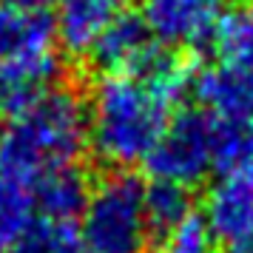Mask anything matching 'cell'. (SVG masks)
Here are the masks:
<instances>
[{"label":"cell","instance_id":"6da1fadb","mask_svg":"<svg viewBox=\"0 0 253 253\" xmlns=\"http://www.w3.org/2000/svg\"><path fill=\"white\" fill-rule=\"evenodd\" d=\"M176 105L139 74H103L88 103V145L114 168L148 157Z\"/></svg>","mask_w":253,"mask_h":253},{"label":"cell","instance_id":"7a4b0ae2","mask_svg":"<svg viewBox=\"0 0 253 253\" xmlns=\"http://www.w3.org/2000/svg\"><path fill=\"white\" fill-rule=\"evenodd\" d=\"M88 145V105L63 85H48L12 114L0 137V171L35 182L40 173L74 165Z\"/></svg>","mask_w":253,"mask_h":253},{"label":"cell","instance_id":"3957f363","mask_svg":"<svg viewBox=\"0 0 253 253\" xmlns=\"http://www.w3.org/2000/svg\"><path fill=\"white\" fill-rule=\"evenodd\" d=\"M137 176L117 171L91 188L83 208L80 239L91 253H142L148 245V222Z\"/></svg>","mask_w":253,"mask_h":253},{"label":"cell","instance_id":"277c9868","mask_svg":"<svg viewBox=\"0 0 253 253\" xmlns=\"http://www.w3.org/2000/svg\"><path fill=\"white\" fill-rule=\"evenodd\" d=\"M142 165L151 173V179L176 182L182 188L199 185L213 171L211 114L202 108H185L173 114Z\"/></svg>","mask_w":253,"mask_h":253},{"label":"cell","instance_id":"5b68a950","mask_svg":"<svg viewBox=\"0 0 253 253\" xmlns=\"http://www.w3.org/2000/svg\"><path fill=\"white\" fill-rule=\"evenodd\" d=\"M228 0H139L151 37L168 48H205L219 37Z\"/></svg>","mask_w":253,"mask_h":253},{"label":"cell","instance_id":"8992f818","mask_svg":"<svg viewBox=\"0 0 253 253\" xmlns=\"http://www.w3.org/2000/svg\"><path fill=\"white\" fill-rule=\"evenodd\" d=\"M205 216L216 242H239L253 236V165L219 173L205 194Z\"/></svg>","mask_w":253,"mask_h":253},{"label":"cell","instance_id":"52a82bcc","mask_svg":"<svg viewBox=\"0 0 253 253\" xmlns=\"http://www.w3.org/2000/svg\"><path fill=\"white\" fill-rule=\"evenodd\" d=\"M191 91L211 117L253 123V69L239 63H213L194 71Z\"/></svg>","mask_w":253,"mask_h":253},{"label":"cell","instance_id":"ba28073f","mask_svg":"<svg viewBox=\"0 0 253 253\" xmlns=\"http://www.w3.org/2000/svg\"><path fill=\"white\" fill-rule=\"evenodd\" d=\"M160 43L151 37L142 17L123 12L94 43L88 57L103 74H137Z\"/></svg>","mask_w":253,"mask_h":253},{"label":"cell","instance_id":"9c48e42d","mask_svg":"<svg viewBox=\"0 0 253 253\" xmlns=\"http://www.w3.org/2000/svg\"><path fill=\"white\" fill-rule=\"evenodd\" d=\"M128 0H57L51 17L54 40L71 57H83L94 48L108 26L126 12Z\"/></svg>","mask_w":253,"mask_h":253},{"label":"cell","instance_id":"30bf717a","mask_svg":"<svg viewBox=\"0 0 253 253\" xmlns=\"http://www.w3.org/2000/svg\"><path fill=\"white\" fill-rule=\"evenodd\" d=\"M54 23L46 12H26L0 3V63L54 51Z\"/></svg>","mask_w":253,"mask_h":253},{"label":"cell","instance_id":"8fae6325","mask_svg":"<svg viewBox=\"0 0 253 253\" xmlns=\"http://www.w3.org/2000/svg\"><path fill=\"white\" fill-rule=\"evenodd\" d=\"M91 182L77 165H60L35 179V205L46 219L74 222L88 202Z\"/></svg>","mask_w":253,"mask_h":253},{"label":"cell","instance_id":"7c38bea8","mask_svg":"<svg viewBox=\"0 0 253 253\" xmlns=\"http://www.w3.org/2000/svg\"><path fill=\"white\" fill-rule=\"evenodd\" d=\"M60 63L57 54H40V57H20L0 63V111L12 117L29 100L48 88L57 80Z\"/></svg>","mask_w":253,"mask_h":253},{"label":"cell","instance_id":"4fadbf2b","mask_svg":"<svg viewBox=\"0 0 253 253\" xmlns=\"http://www.w3.org/2000/svg\"><path fill=\"white\" fill-rule=\"evenodd\" d=\"M211 157L219 173L253 165V123L211 117Z\"/></svg>","mask_w":253,"mask_h":253},{"label":"cell","instance_id":"5bb4252c","mask_svg":"<svg viewBox=\"0 0 253 253\" xmlns=\"http://www.w3.org/2000/svg\"><path fill=\"white\" fill-rule=\"evenodd\" d=\"M35 182L0 171V245H12L35 222Z\"/></svg>","mask_w":253,"mask_h":253},{"label":"cell","instance_id":"9a60e30c","mask_svg":"<svg viewBox=\"0 0 253 253\" xmlns=\"http://www.w3.org/2000/svg\"><path fill=\"white\" fill-rule=\"evenodd\" d=\"M142 205H145L148 233L160 236V239L194 211L188 188L176 182H165V179H151V185L142 188Z\"/></svg>","mask_w":253,"mask_h":253},{"label":"cell","instance_id":"2e32d148","mask_svg":"<svg viewBox=\"0 0 253 253\" xmlns=\"http://www.w3.org/2000/svg\"><path fill=\"white\" fill-rule=\"evenodd\" d=\"M80 248L83 239L74 222H57L46 216L35 219L12 242V253H77Z\"/></svg>","mask_w":253,"mask_h":253},{"label":"cell","instance_id":"e0dca14e","mask_svg":"<svg viewBox=\"0 0 253 253\" xmlns=\"http://www.w3.org/2000/svg\"><path fill=\"white\" fill-rule=\"evenodd\" d=\"M216 40L225 60L253 69V0H242L236 9H228Z\"/></svg>","mask_w":253,"mask_h":253},{"label":"cell","instance_id":"ac0fdd59","mask_svg":"<svg viewBox=\"0 0 253 253\" xmlns=\"http://www.w3.org/2000/svg\"><path fill=\"white\" fill-rule=\"evenodd\" d=\"M160 253H219V248L205 216L199 211H191L179 225H173L162 236Z\"/></svg>","mask_w":253,"mask_h":253},{"label":"cell","instance_id":"d6986e66","mask_svg":"<svg viewBox=\"0 0 253 253\" xmlns=\"http://www.w3.org/2000/svg\"><path fill=\"white\" fill-rule=\"evenodd\" d=\"M17 9H26V12H46L51 6H57V0H6Z\"/></svg>","mask_w":253,"mask_h":253},{"label":"cell","instance_id":"ffe728a7","mask_svg":"<svg viewBox=\"0 0 253 253\" xmlns=\"http://www.w3.org/2000/svg\"><path fill=\"white\" fill-rule=\"evenodd\" d=\"M222 253H253V236L239 239V242H228V248Z\"/></svg>","mask_w":253,"mask_h":253},{"label":"cell","instance_id":"44dd1931","mask_svg":"<svg viewBox=\"0 0 253 253\" xmlns=\"http://www.w3.org/2000/svg\"><path fill=\"white\" fill-rule=\"evenodd\" d=\"M77 253H91V251H88V248H85V245H83V248H80V251H77Z\"/></svg>","mask_w":253,"mask_h":253},{"label":"cell","instance_id":"7402d4cb","mask_svg":"<svg viewBox=\"0 0 253 253\" xmlns=\"http://www.w3.org/2000/svg\"><path fill=\"white\" fill-rule=\"evenodd\" d=\"M0 253H6V248H3V245H0Z\"/></svg>","mask_w":253,"mask_h":253}]
</instances>
